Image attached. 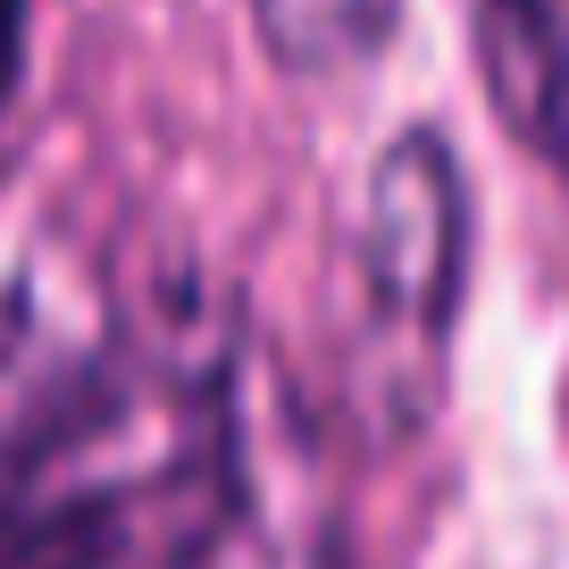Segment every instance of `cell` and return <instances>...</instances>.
Returning <instances> with one entry per match:
<instances>
[{"label": "cell", "instance_id": "3", "mask_svg": "<svg viewBox=\"0 0 569 569\" xmlns=\"http://www.w3.org/2000/svg\"><path fill=\"white\" fill-rule=\"evenodd\" d=\"M268 59L284 76H360L402 26V0H251Z\"/></svg>", "mask_w": 569, "mask_h": 569}, {"label": "cell", "instance_id": "4", "mask_svg": "<svg viewBox=\"0 0 569 569\" xmlns=\"http://www.w3.org/2000/svg\"><path fill=\"white\" fill-rule=\"evenodd\" d=\"M118 545L109 495H0V569H109Z\"/></svg>", "mask_w": 569, "mask_h": 569}, {"label": "cell", "instance_id": "1", "mask_svg": "<svg viewBox=\"0 0 569 569\" xmlns=\"http://www.w3.org/2000/svg\"><path fill=\"white\" fill-rule=\"evenodd\" d=\"M360 268H369V302L393 327H410V336L452 327L461 268H469V184L436 126L402 134L377 160L369 218H360Z\"/></svg>", "mask_w": 569, "mask_h": 569}, {"label": "cell", "instance_id": "5", "mask_svg": "<svg viewBox=\"0 0 569 569\" xmlns=\"http://www.w3.org/2000/svg\"><path fill=\"white\" fill-rule=\"evenodd\" d=\"M26 18H34V0H0V118H9V92H18V59H26Z\"/></svg>", "mask_w": 569, "mask_h": 569}, {"label": "cell", "instance_id": "2", "mask_svg": "<svg viewBox=\"0 0 569 569\" xmlns=\"http://www.w3.org/2000/svg\"><path fill=\"white\" fill-rule=\"evenodd\" d=\"M469 42L502 134L569 177V0H478Z\"/></svg>", "mask_w": 569, "mask_h": 569}]
</instances>
